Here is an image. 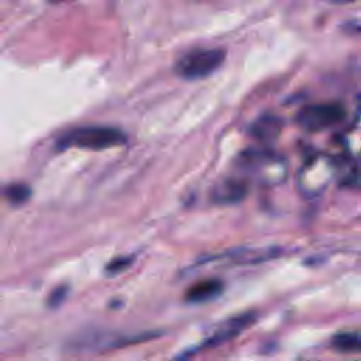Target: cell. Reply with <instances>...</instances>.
<instances>
[{
	"mask_svg": "<svg viewBox=\"0 0 361 361\" xmlns=\"http://www.w3.org/2000/svg\"><path fill=\"white\" fill-rule=\"evenodd\" d=\"M126 134L116 127L110 126H85L73 128L59 137L56 145L59 149L82 148L92 151H102L126 142Z\"/></svg>",
	"mask_w": 361,
	"mask_h": 361,
	"instance_id": "6da1fadb",
	"label": "cell"
},
{
	"mask_svg": "<svg viewBox=\"0 0 361 361\" xmlns=\"http://www.w3.org/2000/svg\"><path fill=\"white\" fill-rule=\"evenodd\" d=\"M133 262L131 257H120V258H114L111 259L107 265H106V272L110 275H116L118 272H123L126 268H128Z\"/></svg>",
	"mask_w": 361,
	"mask_h": 361,
	"instance_id": "7c38bea8",
	"label": "cell"
},
{
	"mask_svg": "<svg viewBox=\"0 0 361 361\" xmlns=\"http://www.w3.org/2000/svg\"><path fill=\"white\" fill-rule=\"evenodd\" d=\"M221 48H200L183 54L175 62V73L185 80H199L214 73L224 62Z\"/></svg>",
	"mask_w": 361,
	"mask_h": 361,
	"instance_id": "7a4b0ae2",
	"label": "cell"
},
{
	"mask_svg": "<svg viewBox=\"0 0 361 361\" xmlns=\"http://www.w3.org/2000/svg\"><path fill=\"white\" fill-rule=\"evenodd\" d=\"M345 116L340 103H314L305 106L296 116L298 124L306 131H322L338 124Z\"/></svg>",
	"mask_w": 361,
	"mask_h": 361,
	"instance_id": "277c9868",
	"label": "cell"
},
{
	"mask_svg": "<svg viewBox=\"0 0 361 361\" xmlns=\"http://www.w3.org/2000/svg\"><path fill=\"white\" fill-rule=\"evenodd\" d=\"M243 166L259 175L268 183H278L286 176V164L282 157L269 151H247L243 154Z\"/></svg>",
	"mask_w": 361,
	"mask_h": 361,
	"instance_id": "5b68a950",
	"label": "cell"
},
{
	"mask_svg": "<svg viewBox=\"0 0 361 361\" xmlns=\"http://www.w3.org/2000/svg\"><path fill=\"white\" fill-rule=\"evenodd\" d=\"M337 173L334 161L327 155H313L299 171L298 183L305 195L314 196L322 193Z\"/></svg>",
	"mask_w": 361,
	"mask_h": 361,
	"instance_id": "3957f363",
	"label": "cell"
},
{
	"mask_svg": "<svg viewBox=\"0 0 361 361\" xmlns=\"http://www.w3.org/2000/svg\"><path fill=\"white\" fill-rule=\"evenodd\" d=\"M331 1H350V0H331Z\"/></svg>",
	"mask_w": 361,
	"mask_h": 361,
	"instance_id": "9a60e30c",
	"label": "cell"
},
{
	"mask_svg": "<svg viewBox=\"0 0 361 361\" xmlns=\"http://www.w3.org/2000/svg\"><path fill=\"white\" fill-rule=\"evenodd\" d=\"M247 193V188L244 183L238 180H223L213 189V200L219 204H230L240 202Z\"/></svg>",
	"mask_w": 361,
	"mask_h": 361,
	"instance_id": "ba28073f",
	"label": "cell"
},
{
	"mask_svg": "<svg viewBox=\"0 0 361 361\" xmlns=\"http://www.w3.org/2000/svg\"><path fill=\"white\" fill-rule=\"evenodd\" d=\"M224 289L220 279H203L188 288L185 292V300L189 303H204L217 298Z\"/></svg>",
	"mask_w": 361,
	"mask_h": 361,
	"instance_id": "52a82bcc",
	"label": "cell"
},
{
	"mask_svg": "<svg viewBox=\"0 0 361 361\" xmlns=\"http://www.w3.org/2000/svg\"><path fill=\"white\" fill-rule=\"evenodd\" d=\"M257 319L255 312H245L237 316H233L223 322L202 344L203 347H216L226 341H230L233 337L243 333L245 329H248Z\"/></svg>",
	"mask_w": 361,
	"mask_h": 361,
	"instance_id": "8992f818",
	"label": "cell"
},
{
	"mask_svg": "<svg viewBox=\"0 0 361 361\" xmlns=\"http://www.w3.org/2000/svg\"><path fill=\"white\" fill-rule=\"evenodd\" d=\"M331 345L341 353H360L361 334L357 331H343L331 338Z\"/></svg>",
	"mask_w": 361,
	"mask_h": 361,
	"instance_id": "30bf717a",
	"label": "cell"
},
{
	"mask_svg": "<svg viewBox=\"0 0 361 361\" xmlns=\"http://www.w3.org/2000/svg\"><path fill=\"white\" fill-rule=\"evenodd\" d=\"M282 128V121L279 117L272 116V114H265L261 116L252 126H251V134L258 138V140H274L278 137Z\"/></svg>",
	"mask_w": 361,
	"mask_h": 361,
	"instance_id": "9c48e42d",
	"label": "cell"
},
{
	"mask_svg": "<svg viewBox=\"0 0 361 361\" xmlns=\"http://www.w3.org/2000/svg\"><path fill=\"white\" fill-rule=\"evenodd\" d=\"M354 127L357 128V131H361V106H360L358 110H357L355 120H354Z\"/></svg>",
	"mask_w": 361,
	"mask_h": 361,
	"instance_id": "5bb4252c",
	"label": "cell"
},
{
	"mask_svg": "<svg viewBox=\"0 0 361 361\" xmlns=\"http://www.w3.org/2000/svg\"><path fill=\"white\" fill-rule=\"evenodd\" d=\"M31 196V190L24 183H13L8 185L6 189V197L13 204H23Z\"/></svg>",
	"mask_w": 361,
	"mask_h": 361,
	"instance_id": "8fae6325",
	"label": "cell"
},
{
	"mask_svg": "<svg viewBox=\"0 0 361 361\" xmlns=\"http://www.w3.org/2000/svg\"><path fill=\"white\" fill-rule=\"evenodd\" d=\"M66 295H68V288H66L65 285H61V286L55 288V289L49 293V296H48V306H49V307H56V306H59V305L65 300Z\"/></svg>",
	"mask_w": 361,
	"mask_h": 361,
	"instance_id": "4fadbf2b",
	"label": "cell"
}]
</instances>
